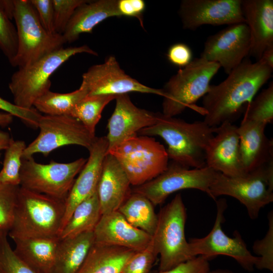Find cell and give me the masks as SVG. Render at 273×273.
Listing matches in <instances>:
<instances>
[{"label": "cell", "mask_w": 273, "mask_h": 273, "mask_svg": "<svg viewBox=\"0 0 273 273\" xmlns=\"http://www.w3.org/2000/svg\"><path fill=\"white\" fill-rule=\"evenodd\" d=\"M272 68L246 58L217 85H210L203 97L204 121L216 127L241 115L259 89L271 77Z\"/></svg>", "instance_id": "6da1fadb"}, {"label": "cell", "mask_w": 273, "mask_h": 273, "mask_svg": "<svg viewBox=\"0 0 273 273\" xmlns=\"http://www.w3.org/2000/svg\"><path fill=\"white\" fill-rule=\"evenodd\" d=\"M216 128L204 121L189 123L159 112L156 123L138 133L162 138L168 146L169 159L172 161L190 168H201L206 166V149Z\"/></svg>", "instance_id": "7a4b0ae2"}, {"label": "cell", "mask_w": 273, "mask_h": 273, "mask_svg": "<svg viewBox=\"0 0 273 273\" xmlns=\"http://www.w3.org/2000/svg\"><path fill=\"white\" fill-rule=\"evenodd\" d=\"M65 211V200L20 186L8 236L17 239L58 237Z\"/></svg>", "instance_id": "3957f363"}, {"label": "cell", "mask_w": 273, "mask_h": 273, "mask_svg": "<svg viewBox=\"0 0 273 273\" xmlns=\"http://www.w3.org/2000/svg\"><path fill=\"white\" fill-rule=\"evenodd\" d=\"M220 68L217 63L200 57L180 68L162 88V113L174 117L189 107L203 114L202 108L196 107L194 103L207 93L210 81Z\"/></svg>", "instance_id": "277c9868"}, {"label": "cell", "mask_w": 273, "mask_h": 273, "mask_svg": "<svg viewBox=\"0 0 273 273\" xmlns=\"http://www.w3.org/2000/svg\"><path fill=\"white\" fill-rule=\"evenodd\" d=\"M81 53L98 56L87 45L63 47L27 67L18 68L9 83L14 103L25 109L33 108L35 101L50 90V78L53 73L71 57Z\"/></svg>", "instance_id": "5b68a950"}, {"label": "cell", "mask_w": 273, "mask_h": 273, "mask_svg": "<svg viewBox=\"0 0 273 273\" xmlns=\"http://www.w3.org/2000/svg\"><path fill=\"white\" fill-rule=\"evenodd\" d=\"M18 37L16 55L10 63L14 67H27L63 47L62 34H51L42 26L30 0H13Z\"/></svg>", "instance_id": "8992f818"}, {"label": "cell", "mask_w": 273, "mask_h": 273, "mask_svg": "<svg viewBox=\"0 0 273 273\" xmlns=\"http://www.w3.org/2000/svg\"><path fill=\"white\" fill-rule=\"evenodd\" d=\"M151 244L160 255L159 271L171 269L192 257L185 228L187 212L182 197L177 194L160 210Z\"/></svg>", "instance_id": "52a82bcc"}, {"label": "cell", "mask_w": 273, "mask_h": 273, "mask_svg": "<svg viewBox=\"0 0 273 273\" xmlns=\"http://www.w3.org/2000/svg\"><path fill=\"white\" fill-rule=\"evenodd\" d=\"M127 175L130 184L142 185L165 171L169 157L164 146L155 139L135 135L108 150Z\"/></svg>", "instance_id": "ba28073f"}, {"label": "cell", "mask_w": 273, "mask_h": 273, "mask_svg": "<svg viewBox=\"0 0 273 273\" xmlns=\"http://www.w3.org/2000/svg\"><path fill=\"white\" fill-rule=\"evenodd\" d=\"M209 191L214 200L222 195L236 198L245 206L250 218L255 219L260 209L273 201V166L239 177L218 172Z\"/></svg>", "instance_id": "9c48e42d"}, {"label": "cell", "mask_w": 273, "mask_h": 273, "mask_svg": "<svg viewBox=\"0 0 273 273\" xmlns=\"http://www.w3.org/2000/svg\"><path fill=\"white\" fill-rule=\"evenodd\" d=\"M87 160L80 158L69 163L52 160L48 164L35 161L33 157L22 159L20 186L60 199H66L75 179Z\"/></svg>", "instance_id": "30bf717a"}, {"label": "cell", "mask_w": 273, "mask_h": 273, "mask_svg": "<svg viewBox=\"0 0 273 273\" xmlns=\"http://www.w3.org/2000/svg\"><path fill=\"white\" fill-rule=\"evenodd\" d=\"M38 128V136L26 146L22 159L36 153L47 157L53 150L67 145H78L88 150L97 138L79 121L68 115H41Z\"/></svg>", "instance_id": "8fae6325"}, {"label": "cell", "mask_w": 273, "mask_h": 273, "mask_svg": "<svg viewBox=\"0 0 273 273\" xmlns=\"http://www.w3.org/2000/svg\"><path fill=\"white\" fill-rule=\"evenodd\" d=\"M218 173L207 166L190 168L172 161L160 175L131 191L145 196L154 206L162 204L169 195L184 189L199 190L210 196V188Z\"/></svg>", "instance_id": "7c38bea8"}, {"label": "cell", "mask_w": 273, "mask_h": 273, "mask_svg": "<svg viewBox=\"0 0 273 273\" xmlns=\"http://www.w3.org/2000/svg\"><path fill=\"white\" fill-rule=\"evenodd\" d=\"M226 202L221 199L217 202V214L214 225L205 237L193 238L189 242L192 257L201 255L209 260L217 255H226L233 258L246 270L252 271L256 266L259 257L252 255L238 231L233 237L228 236L223 231L221 223Z\"/></svg>", "instance_id": "4fadbf2b"}, {"label": "cell", "mask_w": 273, "mask_h": 273, "mask_svg": "<svg viewBox=\"0 0 273 273\" xmlns=\"http://www.w3.org/2000/svg\"><path fill=\"white\" fill-rule=\"evenodd\" d=\"M82 78L81 84L86 88L87 95L117 96L138 92L163 97L162 89L145 85L125 73L113 56L108 57L103 63L89 67Z\"/></svg>", "instance_id": "5bb4252c"}, {"label": "cell", "mask_w": 273, "mask_h": 273, "mask_svg": "<svg viewBox=\"0 0 273 273\" xmlns=\"http://www.w3.org/2000/svg\"><path fill=\"white\" fill-rule=\"evenodd\" d=\"M250 43L245 22L229 25L207 38L200 57L217 63L228 74L249 55Z\"/></svg>", "instance_id": "9a60e30c"}, {"label": "cell", "mask_w": 273, "mask_h": 273, "mask_svg": "<svg viewBox=\"0 0 273 273\" xmlns=\"http://www.w3.org/2000/svg\"><path fill=\"white\" fill-rule=\"evenodd\" d=\"M241 2L242 0H183L178 15L185 29L195 30L204 25L229 26L245 22Z\"/></svg>", "instance_id": "2e32d148"}, {"label": "cell", "mask_w": 273, "mask_h": 273, "mask_svg": "<svg viewBox=\"0 0 273 273\" xmlns=\"http://www.w3.org/2000/svg\"><path fill=\"white\" fill-rule=\"evenodd\" d=\"M205 151V165L230 177L247 174L241 163L238 126L225 122L216 128Z\"/></svg>", "instance_id": "e0dca14e"}, {"label": "cell", "mask_w": 273, "mask_h": 273, "mask_svg": "<svg viewBox=\"0 0 273 273\" xmlns=\"http://www.w3.org/2000/svg\"><path fill=\"white\" fill-rule=\"evenodd\" d=\"M115 100V109L107 125L108 151L154 124L159 114L136 107L128 94L118 95Z\"/></svg>", "instance_id": "ac0fdd59"}, {"label": "cell", "mask_w": 273, "mask_h": 273, "mask_svg": "<svg viewBox=\"0 0 273 273\" xmlns=\"http://www.w3.org/2000/svg\"><path fill=\"white\" fill-rule=\"evenodd\" d=\"M108 148L107 137L103 136L97 137L88 150L89 157L78 176L75 179L65 200V211L60 232L67 222L75 207L97 191Z\"/></svg>", "instance_id": "d6986e66"}, {"label": "cell", "mask_w": 273, "mask_h": 273, "mask_svg": "<svg viewBox=\"0 0 273 273\" xmlns=\"http://www.w3.org/2000/svg\"><path fill=\"white\" fill-rule=\"evenodd\" d=\"M266 125L243 118L238 127L241 163L246 174L273 166V141L264 133Z\"/></svg>", "instance_id": "ffe728a7"}, {"label": "cell", "mask_w": 273, "mask_h": 273, "mask_svg": "<svg viewBox=\"0 0 273 273\" xmlns=\"http://www.w3.org/2000/svg\"><path fill=\"white\" fill-rule=\"evenodd\" d=\"M95 242L138 251L147 248L152 236L129 224L118 211L101 215L94 230Z\"/></svg>", "instance_id": "44dd1931"}, {"label": "cell", "mask_w": 273, "mask_h": 273, "mask_svg": "<svg viewBox=\"0 0 273 273\" xmlns=\"http://www.w3.org/2000/svg\"><path fill=\"white\" fill-rule=\"evenodd\" d=\"M241 8L250 32L249 55L257 61L273 46V1L242 0Z\"/></svg>", "instance_id": "7402d4cb"}, {"label": "cell", "mask_w": 273, "mask_h": 273, "mask_svg": "<svg viewBox=\"0 0 273 273\" xmlns=\"http://www.w3.org/2000/svg\"><path fill=\"white\" fill-rule=\"evenodd\" d=\"M130 185L118 161L107 153L97 188L102 215L118 210L131 193Z\"/></svg>", "instance_id": "603a6c76"}, {"label": "cell", "mask_w": 273, "mask_h": 273, "mask_svg": "<svg viewBox=\"0 0 273 273\" xmlns=\"http://www.w3.org/2000/svg\"><path fill=\"white\" fill-rule=\"evenodd\" d=\"M118 0L87 1L79 6L69 20L63 36L66 43H72L84 33H91L98 24L112 17H121Z\"/></svg>", "instance_id": "cb8c5ba5"}, {"label": "cell", "mask_w": 273, "mask_h": 273, "mask_svg": "<svg viewBox=\"0 0 273 273\" xmlns=\"http://www.w3.org/2000/svg\"><path fill=\"white\" fill-rule=\"evenodd\" d=\"M16 255L38 273H51L60 241L58 237L13 240Z\"/></svg>", "instance_id": "d4e9b609"}, {"label": "cell", "mask_w": 273, "mask_h": 273, "mask_svg": "<svg viewBox=\"0 0 273 273\" xmlns=\"http://www.w3.org/2000/svg\"><path fill=\"white\" fill-rule=\"evenodd\" d=\"M135 252L95 242L76 273H121L127 260Z\"/></svg>", "instance_id": "484cf974"}, {"label": "cell", "mask_w": 273, "mask_h": 273, "mask_svg": "<svg viewBox=\"0 0 273 273\" xmlns=\"http://www.w3.org/2000/svg\"><path fill=\"white\" fill-rule=\"evenodd\" d=\"M94 243V231L60 239L51 273H76Z\"/></svg>", "instance_id": "4316f807"}, {"label": "cell", "mask_w": 273, "mask_h": 273, "mask_svg": "<svg viewBox=\"0 0 273 273\" xmlns=\"http://www.w3.org/2000/svg\"><path fill=\"white\" fill-rule=\"evenodd\" d=\"M101 215L97 191L75 207L58 237L62 240L94 231Z\"/></svg>", "instance_id": "83f0119b"}, {"label": "cell", "mask_w": 273, "mask_h": 273, "mask_svg": "<svg viewBox=\"0 0 273 273\" xmlns=\"http://www.w3.org/2000/svg\"><path fill=\"white\" fill-rule=\"evenodd\" d=\"M154 206L145 196L131 191L118 211L132 226L152 236L158 222Z\"/></svg>", "instance_id": "f1b7e54d"}, {"label": "cell", "mask_w": 273, "mask_h": 273, "mask_svg": "<svg viewBox=\"0 0 273 273\" xmlns=\"http://www.w3.org/2000/svg\"><path fill=\"white\" fill-rule=\"evenodd\" d=\"M87 95L86 88L81 84L78 89L68 93L50 90L35 101L33 107L45 115L70 116L76 104Z\"/></svg>", "instance_id": "f546056e"}, {"label": "cell", "mask_w": 273, "mask_h": 273, "mask_svg": "<svg viewBox=\"0 0 273 273\" xmlns=\"http://www.w3.org/2000/svg\"><path fill=\"white\" fill-rule=\"evenodd\" d=\"M115 96L87 95L72 109L70 116L79 121L93 135L106 106L115 100Z\"/></svg>", "instance_id": "4dcf8cb0"}, {"label": "cell", "mask_w": 273, "mask_h": 273, "mask_svg": "<svg viewBox=\"0 0 273 273\" xmlns=\"http://www.w3.org/2000/svg\"><path fill=\"white\" fill-rule=\"evenodd\" d=\"M24 141L12 138L5 150L3 166L0 171V181L13 186H20V172L23 154L26 147Z\"/></svg>", "instance_id": "1f68e13d"}, {"label": "cell", "mask_w": 273, "mask_h": 273, "mask_svg": "<svg viewBox=\"0 0 273 273\" xmlns=\"http://www.w3.org/2000/svg\"><path fill=\"white\" fill-rule=\"evenodd\" d=\"M244 118L268 124L273 120V83L263 89L245 109Z\"/></svg>", "instance_id": "d6a6232c"}, {"label": "cell", "mask_w": 273, "mask_h": 273, "mask_svg": "<svg viewBox=\"0 0 273 273\" xmlns=\"http://www.w3.org/2000/svg\"><path fill=\"white\" fill-rule=\"evenodd\" d=\"M20 186L0 181V238L8 236L11 228Z\"/></svg>", "instance_id": "836d02e7"}, {"label": "cell", "mask_w": 273, "mask_h": 273, "mask_svg": "<svg viewBox=\"0 0 273 273\" xmlns=\"http://www.w3.org/2000/svg\"><path fill=\"white\" fill-rule=\"evenodd\" d=\"M0 273L38 272L16 255L5 236L0 238Z\"/></svg>", "instance_id": "e575fe53"}, {"label": "cell", "mask_w": 273, "mask_h": 273, "mask_svg": "<svg viewBox=\"0 0 273 273\" xmlns=\"http://www.w3.org/2000/svg\"><path fill=\"white\" fill-rule=\"evenodd\" d=\"M18 49L16 26L12 23L0 1V50L10 63Z\"/></svg>", "instance_id": "d590c367"}, {"label": "cell", "mask_w": 273, "mask_h": 273, "mask_svg": "<svg viewBox=\"0 0 273 273\" xmlns=\"http://www.w3.org/2000/svg\"><path fill=\"white\" fill-rule=\"evenodd\" d=\"M158 255L151 242L147 248L136 251L127 260L121 273H149Z\"/></svg>", "instance_id": "8d00e7d4"}, {"label": "cell", "mask_w": 273, "mask_h": 273, "mask_svg": "<svg viewBox=\"0 0 273 273\" xmlns=\"http://www.w3.org/2000/svg\"><path fill=\"white\" fill-rule=\"evenodd\" d=\"M272 212L268 215L269 229L265 236L254 242L253 249L259 255V261L255 267L259 269L273 271V216Z\"/></svg>", "instance_id": "74e56055"}, {"label": "cell", "mask_w": 273, "mask_h": 273, "mask_svg": "<svg viewBox=\"0 0 273 273\" xmlns=\"http://www.w3.org/2000/svg\"><path fill=\"white\" fill-rule=\"evenodd\" d=\"M55 32L63 34L76 9L87 0H52Z\"/></svg>", "instance_id": "f35d334b"}, {"label": "cell", "mask_w": 273, "mask_h": 273, "mask_svg": "<svg viewBox=\"0 0 273 273\" xmlns=\"http://www.w3.org/2000/svg\"><path fill=\"white\" fill-rule=\"evenodd\" d=\"M0 110L19 118L27 125L36 129L41 114L35 108L25 109L0 97Z\"/></svg>", "instance_id": "ab89813d"}, {"label": "cell", "mask_w": 273, "mask_h": 273, "mask_svg": "<svg viewBox=\"0 0 273 273\" xmlns=\"http://www.w3.org/2000/svg\"><path fill=\"white\" fill-rule=\"evenodd\" d=\"M43 28L51 34L56 33L52 0H30Z\"/></svg>", "instance_id": "60d3db41"}, {"label": "cell", "mask_w": 273, "mask_h": 273, "mask_svg": "<svg viewBox=\"0 0 273 273\" xmlns=\"http://www.w3.org/2000/svg\"><path fill=\"white\" fill-rule=\"evenodd\" d=\"M209 259L199 255L193 257L175 267L157 273H208L210 270Z\"/></svg>", "instance_id": "b9f144b4"}, {"label": "cell", "mask_w": 273, "mask_h": 273, "mask_svg": "<svg viewBox=\"0 0 273 273\" xmlns=\"http://www.w3.org/2000/svg\"><path fill=\"white\" fill-rule=\"evenodd\" d=\"M192 52L184 43H176L170 46L167 53L169 62L174 66L183 68L192 61Z\"/></svg>", "instance_id": "7bdbcfd3"}, {"label": "cell", "mask_w": 273, "mask_h": 273, "mask_svg": "<svg viewBox=\"0 0 273 273\" xmlns=\"http://www.w3.org/2000/svg\"><path fill=\"white\" fill-rule=\"evenodd\" d=\"M118 11L120 16L137 18L144 27L143 14L145 10V2L143 0H118Z\"/></svg>", "instance_id": "ee69618b"}, {"label": "cell", "mask_w": 273, "mask_h": 273, "mask_svg": "<svg viewBox=\"0 0 273 273\" xmlns=\"http://www.w3.org/2000/svg\"><path fill=\"white\" fill-rule=\"evenodd\" d=\"M258 61L273 69V46L264 51Z\"/></svg>", "instance_id": "f6af8a7d"}, {"label": "cell", "mask_w": 273, "mask_h": 273, "mask_svg": "<svg viewBox=\"0 0 273 273\" xmlns=\"http://www.w3.org/2000/svg\"><path fill=\"white\" fill-rule=\"evenodd\" d=\"M12 139L8 132L0 130V152L3 150H5L8 148Z\"/></svg>", "instance_id": "bcb514c9"}, {"label": "cell", "mask_w": 273, "mask_h": 273, "mask_svg": "<svg viewBox=\"0 0 273 273\" xmlns=\"http://www.w3.org/2000/svg\"><path fill=\"white\" fill-rule=\"evenodd\" d=\"M13 120V116L12 115L0 111V126H7L12 123Z\"/></svg>", "instance_id": "7dc6e473"}, {"label": "cell", "mask_w": 273, "mask_h": 273, "mask_svg": "<svg viewBox=\"0 0 273 273\" xmlns=\"http://www.w3.org/2000/svg\"><path fill=\"white\" fill-rule=\"evenodd\" d=\"M208 273H237L232 270L226 269H217L210 270Z\"/></svg>", "instance_id": "c3c4849f"}, {"label": "cell", "mask_w": 273, "mask_h": 273, "mask_svg": "<svg viewBox=\"0 0 273 273\" xmlns=\"http://www.w3.org/2000/svg\"><path fill=\"white\" fill-rule=\"evenodd\" d=\"M157 272L156 270H151L149 273H157Z\"/></svg>", "instance_id": "681fc988"}]
</instances>
